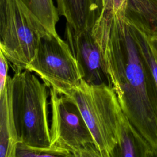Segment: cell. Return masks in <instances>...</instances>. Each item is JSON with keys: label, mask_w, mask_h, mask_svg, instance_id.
I'll list each match as a JSON object with an SVG mask.
<instances>
[{"label": "cell", "mask_w": 157, "mask_h": 157, "mask_svg": "<svg viewBox=\"0 0 157 157\" xmlns=\"http://www.w3.org/2000/svg\"><path fill=\"white\" fill-rule=\"evenodd\" d=\"M63 16L75 32L91 31L102 12V0H55Z\"/></svg>", "instance_id": "obj_9"}, {"label": "cell", "mask_w": 157, "mask_h": 157, "mask_svg": "<svg viewBox=\"0 0 157 157\" xmlns=\"http://www.w3.org/2000/svg\"><path fill=\"white\" fill-rule=\"evenodd\" d=\"M153 42H154V44L156 48V50H157V39H155V40H153Z\"/></svg>", "instance_id": "obj_17"}, {"label": "cell", "mask_w": 157, "mask_h": 157, "mask_svg": "<svg viewBox=\"0 0 157 157\" xmlns=\"http://www.w3.org/2000/svg\"><path fill=\"white\" fill-rule=\"evenodd\" d=\"M49 88L67 95L83 79L80 66L68 44L59 36L40 37L37 53L26 69Z\"/></svg>", "instance_id": "obj_5"}, {"label": "cell", "mask_w": 157, "mask_h": 157, "mask_svg": "<svg viewBox=\"0 0 157 157\" xmlns=\"http://www.w3.org/2000/svg\"><path fill=\"white\" fill-rule=\"evenodd\" d=\"M66 96L79 109L101 157H113L121 109L113 89L108 84H90L82 79Z\"/></svg>", "instance_id": "obj_3"}, {"label": "cell", "mask_w": 157, "mask_h": 157, "mask_svg": "<svg viewBox=\"0 0 157 157\" xmlns=\"http://www.w3.org/2000/svg\"><path fill=\"white\" fill-rule=\"evenodd\" d=\"M61 156L59 153L53 149L42 150L32 148L26 145L19 143L17 145L16 156Z\"/></svg>", "instance_id": "obj_14"}, {"label": "cell", "mask_w": 157, "mask_h": 157, "mask_svg": "<svg viewBox=\"0 0 157 157\" xmlns=\"http://www.w3.org/2000/svg\"><path fill=\"white\" fill-rule=\"evenodd\" d=\"M91 31L102 53L109 85L123 113L156 156V101L132 25L124 14L102 12Z\"/></svg>", "instance_id": "obj_1"}, {"label": "cell", "mask_w": 157, "mask_h": 157, "mask_svg": "<svg viewBox=\"0 0 157 157\" xmlns=\"http://www.w3.org/2000/svg\"><path fill=\"white\" fill-rule=\"evenodd\" d=\"M117 140L113 157L154 156L150 148L122 110L117 124Z\"/></svg>", "instance_id": "obj_11"}, {"label": "cell", "mask_w": 157, "mask_h": 157, "mask_svg": "<svg viewBox=\"0 0 157 157\" xmlns=\"http://www.w3.org/2000/svg\"><path fill=\"white\" fill-rule=\"evenodd\" d=\"M28 23L39 37L59 36V13L53 0H16Z\"/></svg>", "instance_id": "obj_8"}, {"label": "cell", "mask_w": 157, "mask_h": 157, "mask_svg": "<svg viewBox=\"0 0 157 157\" xmlns=\"http://www.w3.org/2000/svg\"><path fill=\"white\" fill-rule=\"evenodd\" d=\"M19 140L12 101V77L8 76L0 93V157H16Z\"/></svg>", "instance_id": "obj_10"}, {"label": "cell", "mask_w": 157, "mask_h": 157, "mask_svg": "<svg viewBox=\"0 0 157 157\" xmlns=\"http://www.w3.org/2000/svg\"><path fill=\"white\" fill-rule=\"evenodd\" d=\"M50 89V148L63 156L101 157L79 109L67 96Z\"/></svg>", "instance_id": "obj_4"}, {"label": "cell", "mask_w": 157, "mask_h": 157, "mask_svg": "<svg viewBox=\"0 0 157 157\" xmlns=\"http://www.w3.org/2000/svg\"><path fill=\"white\" fill-rule=\"evenodd\" d=\"M8 71V60L0 50V93L2 92L6 86Z\"/></svg>", "instance_id": "obj_16"}, {"label": "cell", "mask_w": 157, "mask_h": 157, "mask_svg": "<svg viewBox=\"0 0 157 157\" xmlns=\"http://www.w3.org/2000/svg\"><path fill=\"white\" fill-rule=\"evenodd\" d=\"M0 50L15 71H23L36 55L39 37L16 0H0Z\"/></svg>", "instance_id": "obj_6"}, {"label": "cell", "mask_w": 157, "mask_h": 157, "mask_svg": "<svg viewBox=\"0 0 157 157\" xmlns=\"http://www.w3.org/2000/svg\"><path fill=\"white\" fill-rule=\"evenodd\" d=\"M131 24L134 28L137 44L153 86L157 105V50L151 37L141 29Z\"/></svg>", "instance_id": "obj_13"}, {"label": "cell", "mask_w": 157, "mask_h": 157, "mask_svg": "<svg viewBox=\"0 0 157 157\" xmlns=\"http://www.w3.org/2000/svg\"><path fill=\"white\" fill-rule=\"evenodd\" d=\"M128 0H102V11L115 14H124Z\"/></svg>", "instance_id": "obj_15"}, {"label": "cell", "mask_w": 157, "mask_h": 157, "mask_svg": "<svg viewBox=\"0 0 157 157\" xmlns=\"http://www.w3.org/2000/svg\"><path fill=\"white\" fill-rule=\"evenodd\" d=\"M31 72L15 71L12 77V109L19 143L51 149L47 86Z\"/></svg>", "instance_id": "obj_2"}, {"label": "cell", "mask_w": 157, "mask_h": 157, "mask_svg": "<svg viewBox=\"0 0 157 157\" xmlns=\"http://www.w3.org/2000/svg\"><path fill=\"white\" fill-rule=\"evenodd\" d=\"M124 15L152 40L157 39V0H128Z\"/></svg>", "instance_id": "obj_12"}, {"label": "cell", "mask_w": 157, "mask_h": 157, "mask_svg": "<svg viewBox=\"0 0 157 157\" xmlns=\"http://www.w3.org/2000/svg\"><path fill=\"white\" fill-rule=\"evenodd\" d=\"M64 34L80 66L83 79L90 84L109 85L102 53L92 31L75 32L66 25Z\"/></svg>", "instance_id": "obj_7"}]
</instances>
